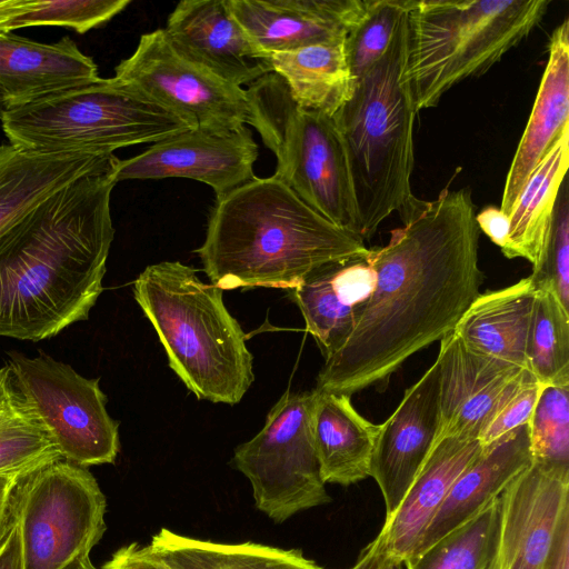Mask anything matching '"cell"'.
I'll use <instances>...</instances> for the list:
<instances>
[{"label":"cell","instance_id":"obj_38","mask_svg":"<svg viewBox=\"0 0 569 569\" xmlns=\"http://www.w3.org/2000/svg\"><path fill=\"white\" fill-rule=\"evenodd\" d=\"M101 569H172L138 542L119 548Z\"/></svg>","mask_w":569,"mask_h":569},{"label":"cell","instance_id":"obj_24","mask_svg":"<svg viewBox=\"0 0 569 569\" xmlns=\"http://www.w3.org/2000/svg\"><path fill=\"white\" fill-rule=\"evenodd\" d=\"M113 153L37 152L0 146V236L42 201Z\"/></svg>","mask_w":569,"mask_h":569},{"label":"cell","instance_id":"obj_29","mask_svg":"<svg viewBox=\"0 0 569 569\" xmlns=\"http://www.w3.org/2000/svg\"><path fill=\"white\" fill-rule=\"evenodd\" d=\"M172 569H325L300 550L254 542L220 543L161 528L148 545Z\"/></svg>","mask_w":569,"mask_h":569},{"label":"cell","instance_id":"obj_9","mask_svg":"<svg viewBox=\"0 0 569 569\" xmlns=\"http://www.w3.org/2000/svg\"><path fill=\"white\" fill-rule=\"evenodd\" d=\"M106 498L96 478L63 459L20 480L12 507L23 569H61L89 555L106 531Z\"/></svg>","mask_w":569,"mask_h":569},{"label":"cell","instance_id":"obj_17","mask_svg":"<svg viewBox=\"0 0 569 569\" xmlns=\"http://www.w3.org/2000/svg\"><path fill=\"white\" fill-rule=\"evenodd\" d=\"M437 438L478 439L508 385L526 369L470 349L451 331L440 340ZM479 440V439H478Z\"/></svg>","mask_w":569,"mask_h":569},{"label":"cell","instance_id":"obj_11","mask_svg":"<svg viewBox=\"0 0 569 569\" xmlns=\"http://www.w3.org/2000/svg\"><path fill=\"white\" fill-rule=\"evenodd\" d=\"M315 398L313 390L283 393L262 429L233 453L256 507L277 523L330 501L313 439Z\"/></svg>","mask_w":569,"mask_h":569},{"label":"cell","instance_id":"obj_23","mask_svg":"<svg viewBox=\"0 0 569 569\" xmlns=\"http://www.w3.org/2000/svg\"><path fill=\"white\" fill-rule=\"evenodd\" d=\"M569 129V19L550 34L548 60L532 110L506 177L500 210L510 214L529 176Z\"/></svg>","mask_w":569,"mask_h":569},{"label":"cell","instance_id":"obj_19","mask_svg":"<svg viewBox=\"0 0 569 569\" xmlns=\"http://www.w3.org/2000/svg\"><path fill=\"white\" fill-rule=\"evenodd\" d=\"M370 251L326 263L289 290L325 358L350 335L373 292L377 277Z\"/></svg>","mask_w":569,"mask_h":569},{"label":"cell","instance_id":"obj_26","mask_svg":"<svg viewBox=\"0 0 569 569\" xmlns=\"http://www.w3.org/2000/svg\"><path fill=\"white\" fill-rule=\"evenodd\" d=\"M537 288L531 276L479 293L455 327L472 350L527 368V341Z\"/></svg>","mask_w":569,"mask_h":569},{"label":"cell","instance_id":"obj_21","mask_svg":"<svg viewBox=\"0 0 569 569\" xmlns=\"http://www.w3.org/2000/svg\"><path fill=\"white\" fill-rule=\"evenodd\" d=\"M98 66L69 37L44 43L0 36V91L7 109L99 80Z\"/></svg>","mask_w":569,"mask_h":569},{"label":"cell","instance_id":"obj_13","mask_svg":"<svg viewBox=\"0 0 569 569\" xmlns=\"http://www.w3.org/2000/svg\"><path fill=\"white\" fill-rule=\"evenodd\" d=\"M498 499L486 569H545L558 528L569 513V467L532 460Z\"/></svg>","mask_w":569,"mask_h":569},{"label":"cell","instance_id":"obj_4","mask_svg":"<svg viewBox=\"0 0 569 569\" xmlns=\"http://www.w3.org/2000/svg\"><path fill=\"white\" fill-rule=\"evenodd\" d=\"M409 10L385 54L356 80L351 98L332 117L347 152L363 240L393 212L408 220L421 201L411 189L418 112L405 77Z\"/></svg>","mask_w":569,"mask_h":569},{"label":"cell","instance_id":"obj_42","mask_svg":"<svg viewBox=\"0 0 569 569\" xmlns=\"http://www.w3.org/2000/svg\"><path fill=\"white\" fill-rule=\"evenodd\" d=\"M545 569H569V513L558 528Z\"/></svg>","mask_w":569,"mask_h":569},{"label":"cell","instance_id":"obj_39","mask_svg":"<svg viewBox=\"0 0 569 569\" xmlns=\"http://www.w3.org/2000/svg\"><path fill=\"white\" fill-rule=\"evenodd\" d=\"M476 223L490 240L498 247L503 248L509 236L510 218L495 206L485 207L476 213Z\"/></svg>","mask_w":569,"mask_h":569},{"label":"cell","instance_id":"obj_20","mask_svg":"<svg viewBox=\"0 0 569 569\" xmlns=\"http://www.w3.org/2000/svg\"><path fill=\"white\" fill-rule=\"evenodd\" d=\"M481 450L478 439L445 436L435 440L403 499L378 533L395 562L403 563L415 555L453 482Z\"/></svg>","mask_w":569,"mask_h":569},{"label":"cell","instance_id":"obj_7","mask_svg":"<svg viewBox=\"0 0 569 569\" xmlns=\"http://www.w3.org/2000/svg\"><path fill=\"white\" fill-rule=\"evenodd\" d=\"M0 121L10 144L37 152L113 153L196 128L116 77L8 108Z\"/></svg>","mask_w":569,"mask_h":569},{"label":"cell","instance_id":"obj_22","mask_svg":"<svg viewBox=\"0 0 569 569\" xmlns=\"http://www.w3.org/2000/svg\"><path fill=\"white\" fill-rule=\"evenodd\" d=\"M532 460L528 423L482 447L479 456L453 482L415 555L422 552L481 511Z\"/></svg>","mask_w":569,"mask_h":569},{"label":"cell","instance_id":"obj_46","mask_svg":"<svg viewBox=\"0 0 569 569\" xmlns=\"http://www.w3.org/2000/svg\"><path fill=\"white\" fill-rule=\"evenodd\" d=\"M391 569H403V563H393Z\"/></svg>","mask_w":569,"mask_h":569},{"label":"cell","instance_id":"obj_36","mask_svg":"<svg viewBox=\"0 0 569 569\" xmlns=\"http://www.w3.org/2000/svg\"><path fill=\"white\" fill-rule=\"evenodd\" d=\"M543 386L529 369H523L508 385L480 432L482 447L528 423Z\"/></svg>","mask_w":569,"mask_h":569},{"label":"cell","instance_id":"obj_6","mask_svg":"<svg viewBox=\"0 0 569 569\" xmlns=\"http://www.w3.org/2000/svg\"><path fill=\"white\" fill-rule=\"evenodd\" d=\"M549 0H412L405 77L416 111L487 72L542 21Z\"/></svg>","mask_w":569,"mask_h":569},{"label":"cell","instance_id":"obj_25","mask_svg":"<svg viewBox=\"0 0 569 569\" xmlns=\"http://www.w3.org/2000/svg\"><path fill=\"white\" fill-rule=\"evenodd\" d=\"M568 166L569 129L536 166L509 214V236L501 251L508 259L528 260L536 286L548 283V248L559 189L566 179Z\"/></svg>","mask_w":569,"mask_h":569},{"label":"cell","instance_id":"obj_34","mask_svg":"<svg viewBox=\"0 0 569 569\" xmlns=\"http://www.w3.org/2000/svg\"><path fill=\"white\" fill-rule=\"evenodd\" d=\"M411 1L370 0L366 13L345 39V52L355 80L385 54Z\"/></svg>","mask_w":569,"mask_h":569},{"label":"cell","instance_id":"obj_10","mask_svg":"<svg viewBox=\"0 0 569 569\" xmlns=\"http://www.w3.org/2000/svg\"><path fill=\"white\" fill-rule=\"evenodd\" d=\"M11 383L50 436L61 458L79 467L113 463L119 422L108 413L99 378L39 352H7Z\"/></svg>","mask_w":569,"mask_h":569},{"label":"cell","instance_id":"obj_41","mask_svg":"<svg viewBox=\"0 0 569 569\" xmlns=\"http://www.w3.org/2000/svg\"><path fill=\"white\" fill-rule=\"evenodd\" d=\"M0 569H23L20 530L13 518L0 545Z\"/></svg>","mask_w":569,"mask_h":569},{"label":"cell","instance_id":"obj_3","mask_svg":"<svg viewBox=\"0 0 569 569\" xmlns=\"http://www.w3.org/2000/svg\"><path fill=\"white\" fill-rule=\"evenodd\" d=\"M197 253L221 290H291L315 269L369 251L356 232L309 207L279 178H256L216 200Z\"/></svg>","mask_w":569,"mask_h":569},{"label":"cell","instance_id":"obj_33","mask_svg":"<svg viewBox=\"0 0 569 569\" xmlns=\"http://www.w3.org/2000/svg\"><path fill=\"white\" fill-rule=\"evenodd\" d=\"M498 497L436 543L406 560L405 568L486 569L497 530Z\"/></svg>","mask_w":569,"mask_h":569},{"label":"cell","instance_id":"obj_12","mask_svg":"<svg viewBox=\"0 0 569 569\" xmlns=\"http://www.w3.org/2000/svg\"><path fill=\"white\" fill-rule=\"evenodd\" d=\"M114 77L133 84L196 128L228 133L250 123L247 90L181 57L162 29L143 33Z\"/></svg>","mask_w":569,"mask_h":569},{"label":"cell","instance_id":"obj_16","mask_svg":"<svg viewBox=\"0 0 569 569\" xmlns=\"http://www.w3.org/2000/svg\"><path fill=\"white\" fill-rule=\"evenodd\" d=\"M439 368L431 367L409 387L390 417L380 423L370 463L386 517L395 512L425 462L439 430Z\"/></svg>","mask_w":569,"mask_h":569},{"label":"cell","instance_id":"obj_18","mask_svg":"<svg viewBox=\"0 0 569 569\" xmlns=\"http://www.w3.org/2000/svg\"><path fill=\"white\" fill-rule=\"evenodd\" d=\"M237 21L267 53L343 42L370 0H227Z\"/></svg>","mask_w":569,"mask_h":569},{"label":"cell","instance_id":"obj_45","mask_svg":"<svg viewBox=\"0 0 569 569\" xmlns=\"http://www.w3.org/2000/svg\"><path fill=\"white\" fill-rule=\"evenodd\" d=\"M6 110H7V106H6L4 97H3L2 92L0 91V120L3 116V113L6 112Z\"/></svg>","mask_w":569,"mask_h":569},{"label":"cell","instance_id":"obj_31","mask_svg":"<svg viewBox=\"0 0 569 569\" xmlns=\"http://www.w3.org/2000/svg\"><path fill=\"white\" fill-rule=\"evenodd\" d=\"M527 368L542 385L569 386V310L550 284L536 286Z\"/></svg>","mask_w":569,"mask_h":569},{"label":"cell","instance_id":"obj_43","mask_svg":"<svg viewBox=\"0 0 569 569\" xmlns=\"http://www.w3.org/2000/svg\"><path fill=\"white\" fill-rule=\"evenodd\" d=\"M393 563L396 562L388 556L377 536L361 550L357 562L350 569H391Z\"/></svg>","mask_w":569,"mask_h":569},{"label":"cell","instance_id":"obj_35","mask_svg":"<svg viewBox=\"0 0 569 569\" xmlns=\"http://www.w3.org/2000/svg\"><path fill=\"white\" fill-rule=\"evenodd\" d=\"M528 428L533 461L569 467V386H543Z\"/></svg>","mask_w":569,"mask_h":569},{"label":"cell","instance_id":"obj_15","mask_svg":"<svg viewBox=\"0 0 569 569\" xmlns=\"http://www.w3.org/2000/svg\"><path fill=\"white\" fill-rule=\"evenodd\" d=\"M184 59L236 86L272 72L270 53L233 17L227 0L180 1L162 29Z\"/></svg>","mask_w":569,"mask_h":569},{"label":"cell","instance_id":"obj_1","mask_svg":"<svg viewBox=\"0 0 569 569\" xmlns=\"http://www.w3.org/2000/svg\"><path fill=\"white\" fill-rule=\"evenodd\" d=\"M381 248L370 249L376 287L316 390L351 396L383 386L406 360L440 341L480 293L479 228L468 188L422 200Z\"/></svg>","mask_w":569,"mask_h":569},{"label":"cell","instance_id":"obj_2","mask_svg":"<svg viewBox=\"0 0 569 569\" xmlns=\"http://www.w3.org/2000/svg\"><path fill=\"white\" fill-rule=\"evenodd\" d=\"M112 154L0 236V337L40 341L89 318L114 237Z\"/></svg>","mask_w":569,"mask_h":569},{"label":"cell","instance_id":"obj_28","mask_svg":"<svg viewBox=\"0 0 569 569\" xmlns=\"http://www.w3.org/2000/svg\"><path fill=\"white\" fill-rule=\"evenodd\" d=\"M270 63L293 101L303 109L333 117L352 96L356 80L345 41L271 53Z\"/></svg>","mask_w":569,"mask_h":569},{"label":"cell","instance_id":"obj_32","mask_svg":"<svg viewBox=\"0 0 569 569\" xmlns=\"http://www.w3.org/2000/svg\"><path fill=\"white\" fill-rule=\"evenodd\" d=\"M130 0H0V36L29 27H62L78 33L98 28Z\"/></svg>","mask_w":569,"mask_h":569},{"label":"cell","instance_id":"obj_30","mask_svg":"<svg viewBox=\"0 0 569 569\" xmlns=\"http://www.w3.org/2000/svg\"><path fill=\"white\" fill-rule=\"evenodd\" d=\"M61 459L50 436L11 383L0 399V476L23 479Z\"/></svg>","mask_w":569,"mask_h":569},{"label":"cell","instance_id":"obj_8","mask_svg":"<svg viewBox=\"0 0 569 569\" xmlns=\"http://www.w3.org/2000/svg\"><path fill=\"white\" fill-rule=\"evenodd\" d=\"M252 126L277 159L273 173L309 207L358 234L347 152L332 117L299 107L270 72L247 89Z\"/></svg>","mask_w":569,"mask_h":569},{"label":"cell","instance_id":"obj_5","mask_svg":"<svg viewBox=\"0 0 569 569\" xmlns=\"http://www.w3.org/2000/svg\"><path fill=\"white\" fill-rule=\"evenodd\" d=\"M180 261L148 266L134 299L154 328L170 368L198 398L236 405L254 380L252 355L222 290Z\"/></svg>","mask_w":569,"mask_h":569},{"label":"cell","instance_id":"obj_37","mask_svg":"<svg viewBox=\"0 0 569 569\" xmlns=\"http://www.w3.org/2000/svg\"><path fill=\"white\" fill-rule=\"evenodd\" d=\"M546 279L565 309L569 310V188L559 189L546 262Z\"/></svg>","mask_w":569,"mask_h":569},{"label":"cell","instance_id":"obj_44","mask_svg":"<svg viewBox=\"0 0 569 569\" xmlns=\"http://www.w3.org/2000/svg\"><path fill=\"white\" fill-rule=\"evenodd\" d=\"M61 569H97L90 558L89 555H80L73 558L70 562L63 566Z\"/></svg>","mask_w":569,"mask_h":569},{"label":"cell","instance_id":"obj_40","mask_svg":"<svg viewBox=\"0 0 569 569\" xmlns=\"http://www.w3.org/2000/svg\"><path fill=\"white\" fill-rule=\"evenodd\" d=\"M20 480L16 476H0V545L12 523L13 498Z\"/></svg>","mask_w":569,"mask_h":569},{"label":"cell","instance_id":"obj_27","mask_svg":"<svg viewBox=\"0 0 569 569\" xmlns=\"http://www.w3.org/2000/svg\"><path fill=\"white\" fill-rule=\"evenodd\" d=\"M313 391L312 428L322 481L349 486L370 477L380 425L361 416L349 396Z\"/></svg>","mask_w":569,"mask_h":569},{"label":"cell","instance_id":"obj_14","mask_svg":"<svg viewBox=\"0 0 569 569\" xmlns=\"http://www.w3.org/2000/svg\"><path fill=\"white\" fill-rule=\"evenodd\" d=\"M258 144L246 126L228 133L193 128L120 160L117 181L187 178L212 188L219 200L256 179Z\"/></svg>","mask_w":569,"mask_h":569}]
</instances>
